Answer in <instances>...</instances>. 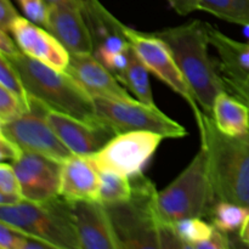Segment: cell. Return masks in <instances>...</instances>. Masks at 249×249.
I'll return each mask as SVG.
<instances>
[{
  "instance_id": "obj_7",
  "label": "cell",
  "mask_w": 249,
  "mask_h": 249,
  "mask_svg": "<svg viewBox=\"0 0 249 249\" xmlns=\"http://www.w3.org/2000/svg\"><path fill=\"white\" fill-rule=\"evenodd\" d=\"M92 99L97 117L117 134L147 130L169 139L187 135L184 126L163 113L157 106L146 105L138 99L122 100L101 96H94Z\"/></svg>"
},
{
  "instance_id": "obj_11",
  "label": "cell",
  "mask_w": 249,
  "mask_h": 249,
  "mask_svg": "<svg viewBox=\"0 0 249 249\" xmlns=\"http://www.w3.org/2000/svg\"><path fill=\"white\" fill-rule=\"evenodd\" d=\"M44 116L56 135L74 155L89 157L117 135L116 131L107 124L82 121L70 114L55 111L46 105H44Z\"/></svg>"
},
{
  "instance_id": "obj_30",
  "label": "cell",
  "mask_w": 249,
  "mask_h": 249,
  "mask_svg": "<svg viewBox=\"0 0 249 249\" xmlns=\"http://www.w3.org/2000/svg\"><path fill=\"white\" fill-rule=\"evenodd\" d=\"M26 238V235L0 221V248L1 249H22Z\"/></svg>"
},
{
  "instance_id": "obj_5",
  "label": "cell",
  "mask_w": 249,
  "mask_h": 249,
  "mask_svg": "<svg viewBox=\"0 0 249 249\" xmlns=\"http://www.w3.org/2000/svg\"><path fill=\"white\" fill-rule=\"evenodd\" d=\"M216 202L212 189L208 156L202 147L189 165L164 190L157 192L156 212L163 226L187 218L208 216Z\"/></svg>"
},
{
  "instance_id": "obj_22",
  "label": "cell",
  "mask_w": 249,
  "mask_h": 249,
  "mask_svg": "<svg viewBox=\"0 0 249 249\" xmlns=\"http://www.w3.org/2000/svg\"><path fill=\"white\" fill-rule=\"evenodd\" d=\"M197 7L231 23L249 24V0H198Z\"/></svg>"
},
{
  "instance_id": "obj_38",
  "label": "cell",
  "mask_w": 249,
  "mask_h": 249,
  "mask_svg": "<svg viewBox=\"0 0 249 249\" xmlns=\"http://www.w3.org/2000/svg\"><path fill=\"white\" fill-rule=\"evenodd\" d=\"M248 107H249V106H248Z\"/></svg>"
},
{
  "instance_id": "obj_17",
  "label": "cell",
  "mask_w": 249,
  "mask_h": 249,
  "mask_svg": "<svg viewBox=\"0 0 249 249\" xmlns=\"http://www.w3.org/2000/svg\"><path fill=\"white\" fill-rule=\"evenodd\" d=\"M100 172L87 156L74 155L61 163L60 196L67 201H99Z\"/></svg>"
},
{
  "instance_id": "obj_12",
  "label": "cell",
  "mask_w": 249,
  "mask_h": 249,
  "mask_svg": "<svg viewBox=\"0 0 249 249\" xmlns=\"http://www.w3.org/2000/svg\"><path fill=\"white\" fill-rule=\"evenodd\" d=\"M12 165L21 184L24 201L45 203L60 196V162L24 151Z\"/></svg>"
},
{
  "instance_id": "obj_32",
  "label": "cell",
  "mask_w": 249,
  "mask_h": 249,
  "mask_svg": "<svg viewBox=\"0 0 249 249\" xmlns=\"http://www.w3.org/2000/svg\"><path fill=\"white\" fill-rule=\"evenodd\" d=\"M19 17L11 0H0V29L10 33L12 24Z\"/></svg>"
},
{
  "instance_id": "obj_9",
  "label": "cell",
  "mask_w": 249,
  "mask_h": 249,
  "mask_svg": "<svg viewBox=\"0 0 249 249\" xmlns=\"http://www.w3.org/2000/svg\"><path fill=\"white\" fill-rule=\"evenodd\" d=\"M164 136L147 130L117 134L89 160L99 172L134 177L141 174Z\"/></svg>"
},
{
  "instance_id": "obj_23",
  "label": "cell",
  "mask_w": 249,
  "mask_h": 249,
  "mask_svg": "<svg viewBox=\"0 0 249 249\" xmlns=\"http://www.w3.org/2000/svg\"><path fill=\"white\" fill-rule=\"evenodd\" d=\"M170 228L175 232L185 249H197L214 232V226L202 218H187L177 221Z\"/></svg>"
},
{
  "instance_id": "obj_20",
  "label": "cell",
  "mask_w": 249,
  "mask_h": 249,
  "mask_svg": "<svg viewBox=\"0 0 249 249\" xmlns=\"http://www.w3.org/2000/svg\"><path fill=\"white\" fill-rule=\"evenodd\" d=\"M207 27L209 43L218 53V60L225 65L249 70V43H240L209 23Z\"/></svg>"
},
{
  "instance_id": "obj_6",
  "label": "cell",
  "mask_w": 249,
  "mask_h": 249,
  "mask_svg": "<svg viewBox=\"0 0 249 249\" xmlns=\"http://www.w3.org/2000/svg\"><path fill=\"white\" fill-rule=\"evenodd\" d=\"M0 221L55 249H80L70 202L61 196L45 203L22 201L14 206H0Z\"/></svg>"
},
{
  "instance_id": "obj_29",
  "label": "cell",
  "mask_w": 249,
  "mask_h": 249,
  "mask_svg": "<svg viewBox=\"0 0 249 249\" xmlns=\"http://www.w3.org/2000/svg\"><path fill=\"white\" fill-rule=\"evenodd\" d=\"M22 12L29 21L45 28L48 22L49 5L45 0H16Z\"/></svg>"
},
{
  "instance_id": "obj_21",
  "label": "cell",
  "mask_w": 249,
  "mask_h": 249,
  "mask_svg": "<svg viewBox=\"0 0 249 249\" xmlns=\"http://www.w3.org/2000/svg\"><path fill=\"white\" fill-rule=\"evenodd\" d=\"M249 216V208L228 201H216L208 216L211 224L218 230L232 235L238 232Z\"/></svg>"
},
{
  "instance_id": "obj_18",
  "label": "cell",
  "mask_w": 249,
  "mask_h": 249,
  "mask_svg": "<svg viewBox=\"0 0 249 249\" xmlns=\"http://www.w3.org/2000/svg\"><path fill=\"white\" fill-rule=\"evenodd\" d=\"M212 119L225 135L241 136L249 133V107L226 90L214 100Z\"/></svg>"
},
{
  "instance_id": "obj_36",
  "label": "cell",
  "mask_w": 249,
  "mask_h": 249,
  "mask_svg": "<svg viewBox=\"0 0 249 249\" xmlns=\"http://www.w3.org/2000/svg\"><path fill=\"white\" fill-rule=\"evenodd\" d=\"M46 2H48V5H53V4H60V2H77V4L83 5L85 4V2H88L89 0H45Z\"/></svg>"
},
{
  "instance_id": "obj_37",
  "label": "cell",
  "mask_w": 249,
  "mask_h": 249,
  "mask_svg": "<svg viewBox=\"0 0 249 249\" xmlns=\"http://www.w3.org/2000/svg\"><path fill=\"white\" fill-rule=\"evenodd\" d=\"M243 27V33H245L246 38L248 39V43H249V24H246V26H242Z\"/></svg>"
},
{
  "instance_id": "obj_13",
  "label": "cell",
  "mask_w": 249,
  "mask_h": 249,
  "mask_svg": "<svg viewBox=\"0 0 249 249\" xmlns=\"http://www.w3.org/2000/svg\"><path fill=\"white\" fill-rule=\"evenodd\" d=\"M10 33L27 56L66 72L70 65L71 53L48 29L41 28L27 17L19 16L12 24Z\"/></svg>"
},
{
  "instance_id": "obj_28",
  "label": "cell",
  "mask_w": 249,
  "mask_h": 249,
  "mask_svg": "<svg viewBox=\"0 0 249 249\" xmlns=\"http://www.w3.org/2000/svg\"><path fill=\"white\" fill-rule=\"evenodd\" d=\"M27 111L21 100L0 85V125L16 121Z\"/></svg>"
},
{
  "instance_id": "obj_27",
  "label": "cell",
  "mask_w": 249,
  "mask_h": 249,
  "mask_svg": "<svg viewBox=\"0 0 249 249\" xmlns=\"http://www.w3.org/2000/svg\"><path fill=\"white\" fill-rule=\"evenodd\" d=\"M0 85L16 95L26 106L27 111H31V96L24 87L23 80L19 77L18 72L12 67L9 60L1 53H0Z\"/></svg>"
},
{
  "instance_id": "obj_1",
  "label": "cell",
  "mask_w": 249,
  "mask_h": 249,
  "mask_svg": "<svg viewBox=\"0 0 249 249\" xmlns=\"http://www.w3.org/2000/svg\"><path fill=\"white\" fill-rule=\"evenodd\" d=\"M172 51L177 65L194 91L199 107L212 117L215 97L225 90L216 58L209 56L207 22L194 19L155 32Z\"/></svg>"
},
{
  "instance_id": "obj_16",
  "label": "cell",
  "mask_w": 249,
  "mask_h": 249,
  "mask_svg": "<svg viewBox=\"0 0 249 249\" xmlns=\"http://www.w3.org/2000/svg\"><path fill=\"white\" fill-rule=\"evenodd\" d=\"M66 72L92 97L135 99L92 53H71L70 65Z\"/></svg>"
},
{
  "instance_id": "obj_10",
  "label": "cell",
  "mask_w": 249,
  "mask_h": 249,
  "mask_svg": "<svg viewBox=\"0 0 249 249\" xmlns=\"http://www.w3.org/2000/svg\"><path fill=\"white\" fill-rule=\"evenodd\" d=\"M0 133L18 143L23 151L38 153L60 163L73 155L46 121L44 105L34 97H31V111L16 121L1 124Z\"/></svg>"
},
{
  "instance_id": "obj_25",
  "label": "cell",
  "mask_w": 249,
  "mask_h": 249,
  "mask_svg": "<svg viewBox=\"0 0 249 249\" xmlns=\"http://www.w3.org/2000/svg\"><path fill=\"white\" fill-rule=\"evenodd\" d=\"M216 66L226 91L249 106V70L225 65L218 58Z\"/></svg>"
},
{
  "instance_id": "obj_3",
  "label": "cell",
  "mask_w": 249,
  "mask_h": 249,
  "mask_svg": "<svg viewBox=\"0 0 249 249\" xmlns=\"http://www.w3.org/2000/svg\"><path fill=\"white\" fill-rule=\"evenodd\" d=\"M199 135L201 146L208 156L209 178L216 201L249 208V133L225 135L216 128L212 117L204 113Z\"/></svg>"
},
{
  "instance_id": "obj_26",
  "label": "cell",
  "mask_w": 249,
  "mask_h": 249,
  "mask_svg": "<svg viewBox=\"0 0 249 249\" xmlns=\"http://www.w3.org/2000/svg\"><path fill=\"white\" fill-rule=\"evenodd\" d=\"M24 201L19 180L14 165L6 162L0 164V206H14Z\"/></svg>"
},
{
  "instance_id": "obj_19",
  "label": "cell",
  "mask_w": 249,
  "mask_h": 249,
  "mask_svg": "<svg viewBox=\"0 0 249 249\" xmlns=\"http://www.w3.org/2000/svg\"><path fill=\"white\" fill-rule=\"evenodd\" d=\"M148 73L150 71L147 70L145 63L141 61L135 50L131 48L130 53H129L128 66L123 72L118 73L116 78L139 101L146 105H151V106H156L155 101H153Z\"/></svg>"
},
{
  "instance_id": "obj_2",
  "label": "cell",
  "mask_w": 249,
  "mask_h": 249,
  "mask_svg": "<svg viewBox=\"0 0 249 249\" xmlns=\"http://www.w3.org/2000/svg\"><path fill=\"white\" fill-rule=\"evenodd\" d=\"M133 196L122 203L105 204L119 248H184L170 226H163L156 212L157 190L143 173L130 177Z\"/></svg>"
},
{
  "instance_id": "obj_34",
  "label": "cell",
  "mask_w": 249,
  "mask_h": 249,
  "mask_svg": "<svg viewBox=\"0 0 249 249\" xmlns=\"http://www.w3.org/2000/svg\"><path fill=\"white\" fill-rule=\"evenodd\" d=\"M168 2L178 14L182 15V16L198 10L197 7L198 0H168Z\"/></svg>"
},
{
  "instance_id": "obj_33",
  "label": "cell",
  "mask_w": 249,
  "mask_h": 249,
  "mask_svg": "<svg viewBox=\"0 0 249 249\" xmlns=\"http://www.w3.org/2000/svg\"><path fill=\"white\" fill-rule=\"evenodd\" d=\"M9 32L0 29V53L4 56H12L21 53V49L17 45L16 40L10 38Z\"/></svg>"
},
{
  "instance_id": "obj_4",
  "label": "cell",
  "mask_w": 249,
  "mask_h": 249,
  "mask_svg": "<svg viewBox=\"0 0 249 249\" xmlns=\"http://www.w3.org/2000/svg\"><path fill=\"white\" fill-rule=\"evenodd\" d=\"M5 57L18 72L31 97L55 111L70 114L82 121L104 123L97 117L91 95L85 91L67 72L55 70L36 58L29 57L22 51Z\"/></svg>"
},
{
  "instance_id": "obj_35",
  "label": "cell",
  "mask_w": 249,
  "mask_h": 249,
  "mask_svg": "<svg viewBox=\"0 0 249 249\" xmlns=\"http://www.w3.org/2000/svg\"><path fill=\"white\" fill-rule=\"evenodd\" d=\"M238 238H240V241L243 245L249 247V216L246 219L245 224L242 225L241 230L238 231Z\"/></svg>"
},
{
  "instance_id": "obj_8",
  "label": "cell",
  "mask_w": 249,
  "mask_h": 249,
  "mask_svg": "<svg viewBox=\"0 0 249 249\" xmlns=\"http://www.w3.org/2000/svg\"><path fill=\"white\" fill-rule=\"evenodd\" d=\"M124 34L147 70L165 83L173 91L180 95L191 107L198 130L201 131L203 128L204 112L199 108L191 87L175 62L167 44L155 33H142L126 26H124Z\"/></svg>"
},
{
  "instance_id": "obj_14",
  "label": "cell",
  "mask_w": 249,
  "mask_h": 249,
  "mask_svg": "<svg viewBox=\"0 0 249 249\" xmlns=\"http://www.w3.org/2000/svg\"><path fill=\"white\" fill-rule=\"evenodd\" d=\"M80 249H121L104 203L99 201H68Z\"/></svg>"
},
{
  "instance_id": "obj_24",
  "label": "cell",
  "mask_w": 249,
  "mask_h": 249,
  "mask_svg": "<svg viewBox=\"0 0 249 249\" xmlns=\"http://www.w3.org/2000/svg\"><path fill=\"white\" fill-rule=\"evenodd\" d=\"M101 191L100 202L114 204L126 202L133 196V185L129 177L109 172H100Z\"/></svg>"
},
{
  "instance_id": "obj_15",
  "label": "cell",
  "mask_w": 249,
  "mask_h": 249,
  "mask_svg": "<svg viewBox=\"0 0 249 249\" xmlns=\"http://www.w3.org/2000/svg\"><path fill=\"white\" fill-rule=\"evenodd\" d=\"M46 29L71 53H92L94 43L82 5L60 2L49 5Z\"/></svg>"
},
{
  "instance_id": "obj_31",
  "label": "cell",
  "mask_w": 249,
  "mask_h": 249,
  "mask_svg": "<svg viewBox=\"0 0 249 249\" xmlns=\"http://www.w3.org/2000/svg\"><path fill=\"white\" fill-rule=\"evenodd\" d=\"M23 152V148L18 143L0 133V160L1 162H6V160L11 163L17 162L22 157Z\"/></svg>"
}]
</instances>
